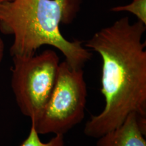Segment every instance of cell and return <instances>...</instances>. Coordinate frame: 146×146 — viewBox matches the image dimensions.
<instances>
[{
	"mask_svg": "<svg viewBox=\"0 0 146 146\" xmlns=\"http://www.w3.org/2000/svg\"><path fill=\"white\" fill-rule=\"evenodd\" d=\"M146 25L129 17L102 29L85 47L102 58L103 110L87 122L84 133L98 139L118 127L131 113L146 116Z\"/></svg>",
	"mask_w": 146,
	"mask_h": 146,
	"instance_id": "obj_1",
	"label": "cell"
},
{
	"mask_svg": "<svg viewBox=\"0 0 146 146\" xmlns=\"http://www.w3.org/2000/svg\"><path fill=\"white\" fill-rule=\"evenodd\" d=\"M81 0H10L0 4V31L12 35V56L35 54L40 47L57 49L73 68H83L92 54L83 42L69 41L60 25L72 23Z\"/></svg>",
	"mask_w": 146,
	"mask_h": 146,
	"instance_id": "obj_2",
	"label": "cell"
},
{
	"mask_svg": "<svg viewBox=\"0 0 146 146\" xmlns=\"http://www.w3.org/2000/svg\"><path fill=\"white\" fill-rule=\"evenodd\" d=\"M10 1V0H0V4L3 2H5V1Z\"/></svg>",
	"mask_w": 146,
	"mask_h": 146,
	"instance_id": "obj_9",
	"label": "cell"
},
{
	"mask_svg": "<svg viewBox=\"0 0 146 146\" xmlns=\"http://www.w3.org/2000/svg\"><path fill=\"white\" fill-rule=\"evenodd\" d=\"M87 89L83 68L60 62L56 83L43 111L31 126L39 135H64L83 121Z\"/></svg>",
	"mask_w": 146,
	"mask_h": 146,
	"instance_id": "obj_3",
	"label": "cell"
},
{
	"mask_svg": "<svg viewBox=\"0 0 146 146\" xmlns=\"http://www.w3.org/2000/svg\"><path fill=\"white\" fill-rule=\"evenodd\" d=\"M146 116L131 113L118 127L98 138L96 146H146Z\"/></svg>",
	"mask_w": 146,
	"mask_h": 146,
	"instance_id": "obj_5",
	"label": "cell"
},
{
	"mask_svg": "<svg viewBox=\"0 0 146 146\" xmlns=\"http://www.w3.org/2000/svg\"><path fill=\"white\" fill-rule=\"evenodd\" d=\"M11 86L20 110L30 118L37 119L54 89L60 58L53 50L28 56H12Z\"/></svg>",
	"mask_w": 146,
	"mask_h": 146,
	"instance_id": "obj_4",
	"label": "cell"
},
{
	"mask_svg": "<svg viewBox=\"0 0 146 146\" xmlns=\"http://www.w3.org/2000/svg\"><path fill=\"white\" fill-rule=\"evenodd\" d=\"M3 52H4V44H3V41L1 39V36H0V64L2 61L3 57Z\"/></svg>",
	"mask_w": 146,
	"mask_h": 146,
	"instance_id": "obj_8",
	"label": "cell"
},
{
	"mask_svg": "<svg viewBox=\"0 0 146 146\" xmlns=\"http://www.w3.org/2000/svg\"><path fill=\"white\" fill-rule=\"evenodd\" d=\"M112 12H128L134 14L138 21L146 25V0H133L131 3L112 8Z\"/></svg>",
	"mask_w": 146,
	"mask_h": 146,
	"instance_id": "obj_7",
	"label": "cell"
},
{
	"mask_svg": "<svg viewBox=\"0 0 146 146\" xmlns=\"http://www.w3.org/2000/svg\"><path fill=\"white\" fill-rule=\"evenodd\" d=\"M20 146H66L64 135H54L50 141L43 142L39 137V135L35 128L31 126L28 136Z\"/></svg>",
	"mask_w": 146,
	"mask_h": 146,
	"instance_id": "obj_6",
	"label": "cell"
}]
</instances>
